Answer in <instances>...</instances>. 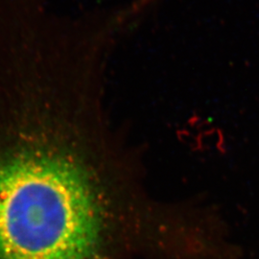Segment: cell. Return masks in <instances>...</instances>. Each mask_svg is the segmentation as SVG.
Instances as JSON below:
<instances>
[{
  "label": "cell",
  "instance_id": "obj_1",
  "mask_svg": "<svg viewBox=\"0 0 259 259\" xmlns=\"http://www.w3.org/2000/svg\"><path fill=\"white\" fill-rule=\"evenodd\" d=\"M112 52L57 24L0 36V259H119L137 250V180L107 109Z\"/></svg>",
  "mask_w": 259,
  "mask_h": 259
}]
</instances>
